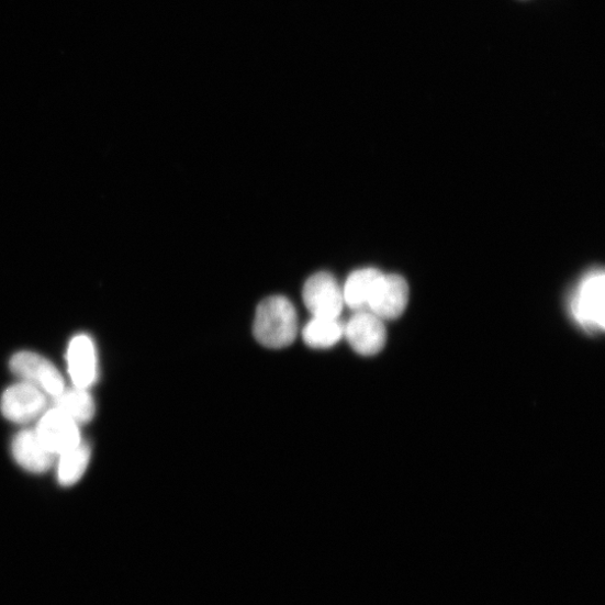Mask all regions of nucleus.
<instances>
[{"label": "nucleus", "instance_id": "9d476101", "mask_svg": "<svg viewBox=\"0 0 605 605\" xmlns=\"http://www.w3.org/2000/svg\"><path fill=\"white\" fill-rule=\"evenodd\" d=\"M13 455L22 468L34 473L47 471L55 459V455L42 445L35 429H24L16 435Z\"/></svg>", "mask_w": 605, "mask_h": 605}, {"label": "nucleus", "instance_id": "9b49d317", "mask_svg": "<svg viewBox=\"0 0 605 605\" xmlns=\"http://www.w3.org/2000/svg\"><path fill=\"white\" fill-rule=\"evenodd\" d=\"M302 337L312 349L333 348L344 338V323L339 318L312 316L303 327Z\"/></svg>", "mask_w": 605, "mask_h": 605}, {"label": "nucleus", "instance_id": "6e6552de", "mask_svg": "<svg viewBox=\"0 0 605 605\" xmlns=\"http://www.w3.org/2000/svg\"><path fill=\"white\" fill-rule=\"evenodd\" d=\"M45 407L46 397L29 382L14 384L0 402L3 415L14 423H29L40 416Z\"/></svg>", "mask_w": 605, "mask_h": 605}, {"label": "nucleus", "instance_id": "f8f14e48", "mask_svg": "<svg viewBox=\"0 0 605 605\" xmlns=\"http://www.w3.org/2000/svg\"><path fill=\"white\" fill-rule=\"evenodd\" d=\"M381 271L362 268L354 271L343 289L345 305L354 311L366 310Z\"/></svg>", "mask_w": 605, "mask_h": 605}, {"label": "nucleus", "instance_id": "f03ea898", "mask_svg": "<svg viewBox=\"0 0 605 605\" xmlns=\"http://www.w3.org/2000/svg\"><path fill=\"white\" fill-rule=\"evenodd\" d=\"M344 338L358 355L371 357L382 351L388 333L383 320L368 310H360L344 324Z\"/></svg>", "mask_w": 605, "mask_h": 605}, {"label": "nucleus", "instance_id": "39448f33", "mask_svg": "<svg viewBox=\"0 0 605 605\" xmlns=\"http://www.w3.org/2000/svg\"><path fill=\"white\" fill-rule=\"evenodd\" d=\"M10 367L13 373L52 397L59 395L65 390V380L59 370L37 354H16L12 358Z\"/></svg>", "mask_w": 605, "mask_h": 605}, {"label": "nucleus", "instance_id": "ddd939ff", "mask_svg": "<svg viewBox=\"0 0 605 605\" xmlns=\"http://www.w3.org/2000/svg\"><path fill=\"white\" fill-rule=\"evenodd\" d=\"M53 408L59 410L71 417L76 423H88L94 415L92 397L81 389L64 390L53 397Z\"/></svg>", "mask_w": 605, "mask_h": 605}, {"label": "nucleus", "instance_id": "f257e3e1", "mask_svg": "<svg viewBox=\"0 0 605 605\" xmlns=\"http://www.w3.org/2000/svg\"><path fill=\"white\" fill-rule=\"evenodd\" d=\"M253 333L256 341L268 349L279 350L293 345L299 335L293 303L281 295L261 301L256 310Z\"/></svg>", "mask_w": 605, "mask_h": 605}, {"label": "nucleus", "instance_id": "7ed1b4c3", "mask_svg": "<svg viewBox=\"0 0 605 605\" xmlns=\"http://www.w3.org/2000/svg\"><path fill=\"white\" fill-rule=\"evenodd\" d=\"M303 301L316 317L339 318L345 306L343 289L332 273L320 271L306 281Z\"/></svg>", "mask_w": 605, "mask_h": 605}, {"label": "nucleus", "instance_id": "423d86ee", "mask_svg": "<svg viewBox=\"0 0 605 605\" xmlns=\"http://www.w3.org/2000/svg\"><path fill=\"white\" fill-rule=\"evenodd\" d=\"M604 283L602 271L589 275L572 304L576 321L592 333L604 329Z\"/></svg>", "mask_w": 605, "mask_h": 605}, {"label": "nucleus", "instance_id": "4468645a", "mask_svg": "<svg viewBox=\"0 0 605 605\" xmlns=\"http://www.w3.org/2000/svg\"><path fill=\"white\" fill-rule=\"evenodd\" d=\"M90 455L91 450L87 444H80L61 455L58 478L63 485L69 486L80 480L89 464Z\"/></svg>", "mask_w": 605, "mask_h": 605}, {"label": "nucleus", "instance_id": "20e7f679", "mask_svg": "<svg viewBox=\"0 0 605 605\" xmlns=\"http://www.w3.org/2000/svg\"><path fill=\"white\" fill-rule=\"evenodd\" d=\"M410 288L396 273H382L373 288L367 310L381 320L399 318L406 310Z\"/></svg>", "mask_w": 605, "mask_h": 605}, {"label": "nucleus", "instance_id": "0eeeda50", "mask_svg": "<svg viewBox=\"0 0 605 605\" xmlns=\"http://www.w3.org/2000/svg\"><path fill=\"white\" fill-rule=\"evenodd\" d=\"M42 445L53 455H63L81 444L78 423L59 410H51L35 429Z\"/></svg>", "mask_w": 605, "mask_h": 605}, {"label": "nucleus", "instance_id": "1a4fd4ad", "mask_svg": "<svg viewBox=\"0 0 605 605\" xmlns=\"http://www.w3.org/2000/svg\"><path fill=\"white\" fill-rule=\"evenodd\" d=\"M69 373L77 389L87 390L97 378V354L87 335L72 339L68 350Z\"/></svg>", "mask_w": 605, "mask_h": 605}]
</instances>
